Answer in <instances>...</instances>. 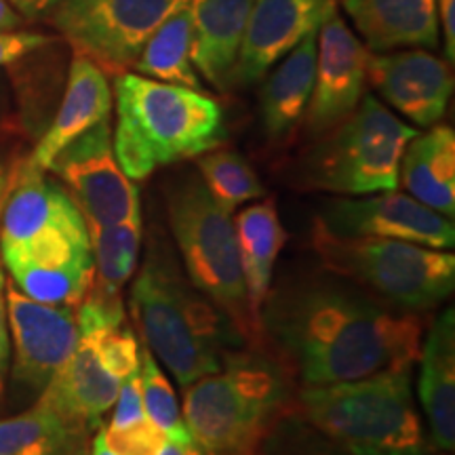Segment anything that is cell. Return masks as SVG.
<instances>
[{"mask_svg":"<svg viewBox=\"0 0 455 455\" xmlns=\"http://www.w3.org/2000/svg\"><path fill=\"white\" fill-rule=\"evenodd\" d=\"M91 455H118L114 453L110 447L104 443V436H101V432L98 430V435H95V439L91 441Z\"/></svg>","mask_w":455,"mask_h":455,"instance_id":"obj_38","label":"cell"},{"mask_svg":"<svg viewBox=\"0 0 455 455\" xmlns=\"http://www.w3.org/2000/svg\"><path fill=\"white\" fill-rule=\"evenodd\" d=\"M455 0H436V13H439V28H443V49H445V55L449 64H453L455 60Z\"/></svg>","mask_w":455,"mask_h":455,"instance_id":"obj_35","label":"cell"},{"mask_svg":"<svg viewBox=\"0 0 455 455\" xmlns=\"http://www.w3.org/2000/svg\"><path fill=\"white\" fill-rule=\"evenodd\" d=\"M315 221L338 236L405 241L443 251L455 244L451 218L396 190L331 198L323 203Z\"/></svg>","mask_w":455,"mask_h":455,"instance_id":"obj_11","label":"cell"},{"mask_svg":"<svg viewBox=\"0 0 455 455\" xmlns=\"http://www.w3.org/2000/svg\"><path fill=\"white\" fill-rule=\"evenodd\" d=\"M299 413L346 455H432L413 401L411 369L355 382L301 386Z\"/></svg>","mask_w":455,"mask_h":455,"instance_id":"obj_4","label":"cell"},{"mask_svg":"<svg viewBox=\"0 0 455 455\" xmlns=\"http://www.w3.org/2000/svg\"><path fill=\"white\" fill-rule=\"evenodd\" d=\"M81 338L91 339L101 361L118 379H124L140 369V341L133 329L127 327V323L116 329H104V331L87 333Z\"/></svg>","mask_w":455,"mask_h":455,"instance_id":"obj_29","label":"cell"},{"mask_svg":"<svg viewBox=\"0 0 455 455\" xmlns=\"http://www.w3.org/2000/svg\"><path fill=\"white\" fill-rule=\"evenodd\" d=\"M112 89L106 72L87 57L76 55L68 72V83L60 110H57L51 127L38 140L30 161L38 169H49L53 158L68 144L81 138L95 124L110 121L112 112Z\"/></svg>","mask_w":455,"mask_h":455,"instance_id":"obj_17","label":"cell"},{"mask_svg":"<svg viewBox=\"0 0 455 455\" xmlns=\"http://www.w3.org/2000/svg\"><path fill=\"white\" fill-rule=\"evenodd\" d=\"M338 0H253L230 87H251L270 68L316 32Z\"/></svg>","mask_w":455,"mask_h":455,"instance_id":"obj_15","label":"cell"},{"mask_svg":"<svg viewBox=\"0 0 455 455\" xmlns=\"http://www.w3.org/2000/svg\"><path fill=\"white\" fill-rule=\"evenodd\" d=\"M167 218L188 281L224 312L243 339L251 344L261 339L244 289L235 220L215 203L198 175L169 186Z\"/></svg>","mask_w":455,"mask_h":455,"instance_id":"obj_7","label":"cell"},{"mask_svg":"<svg viewBox=\"0 0 455 455\" xmlns=\"http://www.w3.org/2000/svg\"><path fill=\"white\" fill-rule=\"evenodd\" d=\"M235 228L249 308L261 327V306L272 289L278 253L287 243V232L278 218L275 198H266L243 209L236 215Z\"/></svg>","mask_w":455,"mask_h":455,"instance_id":"obj_23","label":"cell"},{"mask_svg":"<svg viewBox=\"0 0 455 455\" xmlns=\"http://www.w3.org/2000/svg\"><path fill=\"white\" fill-rule=\"evenodd\" d=\"M148 418L144 409V398H141L140 386V369L123 379L121 388H118L116 401L112 405V418L108 426H127L140 419Z\"/></svg>","mask_w":455,"mask_h":455,"instance_id":"obj_31","label":"cell"},{"mask_svg":"<svg viewBox=\"0 0 455 455\" xmlns=\"http://www.w3.org/2000/svg\"><path fill=\"white\" fill-rule=\"evenodd\" d=\"M312 249L327 272L401 312H428L453 293L455 258L443 249L384 238L338 236L318 221Z\"/></svg>","mask_w":455,"mask_h":455,"instance_id":"obj_6","label":"cell"},{"mask_svg":"<svg viewBox=\"0 0 455 455\" xmlns=\"http://www.w3.org/2000/svg\"><path fill=\"white\" fill-rule=\"evenodd\" d=\"M7 164L3 163V158H0V207H3V195H4V186H7Z\"/></svg>","mask_w":455,"mask_h":455,"instance_id":"obj_40","label":"cell"},{"mask_svg":"<svg viewBox=\"0 0 455 455\" xmlns=\"http://www.w3.org/2000/svg\"><path fill=\"white\" fill-rule=\"evenodd\" d=\"M318 32V30H316ZM316 32L306 34L283 57L259 93V121L272 144H283L304 121L316 72Z\"/></svg>","mask_w":455,"mask_h":455,"instance_id":"obj_21","label":"cell"},{"mask_svg":"<svg viewBox=\"0 0 455 455\" xmlns=\"http://www.w3.org/2000/svg\"><path fill=\"white\" fill-rule=\"evenodd\" d=\"M76 203L87 224H123L141 220L140 192L114 156L110 121L68 144L49 169Z\"/></svg>","mask_w":455,"mask_h":455,"instance_id":"obj_10","label":"cell"},{"mask_svg":"<svg viewBox=\"0 0 455 455\" xmlns=\"http://www.w3.org/2000/svg\"><path fill=\"white\" fill-rule=\"evenodd\" d=\"M51 38L34 32H0V68L49 44Z\"/></svg>","mask_w":455,"mask_h":455,"instance_id":"obj_32","label":"cell"},{"mask_svg":"<svg viewBox=\"0 0 455 455\" xmlns=\"http://www.w3.org/2000/svg\"><path fill=\"white\" fill-rule=\"evenodd\" d=\"M415 133L388 106L363 95L344 121L316 138L304 163L306 184L341 196L396 190L403 150Z\"/></svg>","mask_w":455,"mask_h":455,"instance_id":"obj_8","label":"cell"},{"mask_svg":"<svg viewBox=\"0 0 455 455\" xmlns=\"http://www.w3.org/2000/svg\"><path fill=\"white\" fill-rule=\"evenodd\" d=\"M121 384L123 379L106 367L91 339L81 338L72 356L38 395V403L91 435L112 409Z\"/></svg>","mask_w":455,"mask_h":455,"instance_id":"obj_16","label":"cell"},{"mask_svg":"<svg viewBox=\"0 0 455 455\" xmlns=\"http://www.w3.org/2000/svg\"><path fill=\"white\" fill-rule=\"evenodd\" d=\"M198 178L203 180L209 195L228 213L244 203L258 201L266 195L264 186L251 164L232 150H209L196 156Z\"/></svg>","mask_w":455,"mask_h":455,"instance_id":"obj_27","label":"cell"},{"mask_svg":"<svg viewBox=\"0 0 455 455\" xmlns=\"http://www.w3.org/2000/svg\"><path fill=\"white\" fill-rule=\"evenodd\" d=\"M135 74L178 87L204 91L192 64V11L190 0L171 13L152 32L133 64Z\"/></svg>","mask_w":455,"mask_h":455,"instance_id":"obj_24","label":"cell"},{"mask_svg":"<svg viewBox=\"0 0 455 455\" xmlns=\"http://www.w3.org/2000/svg\"><path fill=\"white\" fill-rule=\"evenodd\" d=\"M4 275L0 266V403L7 388V375L11 365V338H9V318H7V299H4Z\"/></svg>","mask_w":455,"mask_h":455,"instance_id":"obj_33","label":"cell"},{"mask_svg":"<svg viewBox=\"0 0 455 455\" xmlns=\"http://www.w3.org/2000/svg\"><path fill=\"white\" fill-rule=\"evenodd\" d=\"M188 0H60L51 11L53 24L76 55L104 72L123 74L175 9Z\"/></svg>","mask_w":455,"mask_h":455,"instance_id":"obj_9","label":"cell"},{"mask_svg":"<svg viewBox=\"0 0 455 455\" xmlns=\"http://www.w3.org/2000/svg\"><path fill=\"white\" fill-rule=\"evenodd\" d=\"M289 398L291 378L276 358L238 348L186 386L181 418L209 455H253Z\"/></svg>","mask_w":455,"mask_h":455,"instance_id":"obj_5","label":"cell"},{"mask_svg":"<svg viewBox=\"0 0 455 455\" xmlns=\"http://www.w3.org/2000/svg\"><path fill=\"white\" fill-rule=\"evenodd\" d=\"M7 318L13 346V382L41 395L53 375L76 350V312L70 306H51L28 298L13 283L4 284Z\"/></svg>","mask_w":455,"mask_h":455,"instance_id":"obj_12","label":"cell"},{"mask_svg":"<svg viewBox=\"0 0 455 455\" xmlns=\"http://www.w3.org/2000/svg\"><path fill=\"white\" fill-rule=\"evenodd\" d=\"M104 443L118 455H158L167 435L150 418L127 426L100 428Z\"/></svg>","mask_w":455,"mask_h":455,"instance_id":"obj_30","label":"cell"},{"mask_svg":"<svg viewBox=\"0 0 455 455\" xmlns=\"http://www.w3.org/2000/svg\"><path fill=\"white\" fill-rule=\"evenodd\" d=\"M369 53L341 20L338 4L329 9L316 32L315 87L301 121L308 138H321L361 104Z\"/></svg>","mask_w":455,"mask_h":455,"instance_id":"obj_13","label":"cell"},{"mask_svg":"<svg viewBox=\"0 0 455 455\" xmlns=\"http://www.w3.org/2000/svg\"><path fill=\"white\" fill-rule=\"evenodd\" d=\"M398 184L432 212L453 218L455 133L451 127L435 124L407 141L398 167Z\"/></svg>","mask_w":455,"mask_h":455,"instance_id":"obj_22","label":"cell"},{"mask_svg":"<svg viewBox=\"0 0 455 455\" xmlns=\"http://www.w3.org/2000/svg\"><path fill=\"white\" fill-rule=\"evenodd\" d=\"M87 230L91 255H93L91 284L112 293H123V287L138 270L141 220L123 221V224H87Z\"/></svg>","mask_w":455,"mask_h":455,"instance_id":"obj_26","label":"cell"},{"mask_svg":"<svg viewBox=\"0 0 455 455\" xmlns=\"http://www.w3.org/2000/svg\"><path fill=\"white\" fill-rule=\"evenodd\" d=\"M253 0H190L192 64L215 89L230 87Z\"/></svg>","mask_w":455,"mask_h":455,"instance_id":"obj_20","label":"cell"},{"mask_svg":"<svg viewBox=\"0 0 455 455\" xmlns=\"http://www.w3.org/2000/svg\"><path fill=\"white\" fill-rule=\"evenodd\" d=\"M129 308L144 344L184 388L218 371L228 352L244 344L224 312L181 275L158 238L131 284Z\"/></svg>","mask_w":455,"mask_h":455,"instance_id":"obj_2","label":"cell"},{"mask_svg":"<svg viewBox=\"0 0 455 455\" xmlns=\"http://www.w3.org/2000/svg\"><path fill=\"white\" fill-rule=\"evenodd\" d=\"M261 338L301 386L355 382L413 369L426 318L375 299L346 278H287L261 306Z\"/></svg>","mask_w":455,"mask_h":455,"instance_id":"obj_1","label":"cell"},{"mask_svg":"<svg viewBox=\"0 0 455 455\" xmlns=\"http://www.w3.org/2000/svg\"><path fill=\"white\" fill-rule=\"evenodd\" d=\"M367 84L407 121L428 129L445 116L453 74L445 60L426 51L369 53Z\"/></svg>","mask_w":455,"mask_h":455,"instance_id":"obj_14","label":"cell"},{"mask_svg":"<svg viewBox=\"0 0 455 455\" xmlns=\"http://www.w3.org/2000/svg\"><path fill=\"white\" fill-rule=\"evenodd\" d=\"M140 386L148 418L164 435L186 428L173 386L164 378V373L156 363V356L152 355L146 344L140 346Z\"/></svg>","mask_w":455,"mask_h":455,"instance_id":"obj_28","label":"cell"},{"mask_svg":"<svg viewBox=\"0 0 455 455\" xmlns=\"http://www.w3.org/2000/svg\"><path fill=\"white\" fill-rule=\"evenodd\" d=\"M21 15L11 7L7 0H0V32H17L21 26Z\"/></svg>","mask_w":455,"mask_h":455,"instance_id":"obj_37","label":"cell"},{"mask_svg":"<svg viewBox=\"0 0 455 455\" xmlns=\"http://www.w3.org/2000/svg\"><path fill=\"white\" fill-rule=\"evenodd\" d=\"M87 439V432L38 401L0 419V455H84Z\"/></svg>","mask_w":455,"mask_h":455,"instance_id":"obj_25","label":"cell"},{"mask_svg":"<svg viewBox=\"0 0 455 455\" xmlns=\"http://www.w3.org/2000/svg\"><path fill=\"white\" fill-rule=\"evenodd\" d=\"M158 455H209L198 445V441L190 435V430L181 428L178 432H171L164 439Z\"/></svg>","mask_w":455,"mask_h":455,"instance_id":"obj_34","label":"cell"},{"mask_svg":"<svg viewBox=\"0 0 455 455\" xmlns=\"http://www.w3.org/2000/svg\"><path fill=\"white\" fill-rule=\"evenodd\" d=\"M310 455H346V453L335 447L333 443H323V445H316V449H312Z\"/></svg>","mask_w":455,"mask_h":455,"instance_id":"obj_39","label":"cell"},{"mask_svg":"<svg viewBox=\"0 0 455 455\" xmlns=\"http://www.w3.org/2000/svg\"><path fill=\"white\" fill-rule=\"evenodd\" d=\"M7 3L13 7L21 17H28V20H36L44 13H51L55 9V4L60 0H7Z\"/></svg>","mask_w":455,"mask_h":455,"instance_id":"obj_36","label":"cell"},{"mask_svg":"<svg viewBox=\"0 0 455 455\" xmlns=\"http://www.w3.org/2000/svg\"><path fill=\"white\" fill-rule=\"evenodd\" d=\"M114 156L133 181L215 150L228 138L224 110L204 91L123 72L114 81Z\"/></svg>","mask_w":455,"mask_h":455,"instance_id":"obj_3","label":"cell"},{"mask_svg":"<svg viewBox=\"0 0 455 455\" xmlns=\"http://www.w3.org/2000/svg\"><path fill=\"white\" fill-rule=\"evenodd\" d=\"M418 395L422 403L428 441L435 451L455 447V312L443 310L432 323L419 350Z\"/></svg>","mask_w":455,"mask_h":455,"instance_id":"obj_19","label":"cell"},{"mask_svg":"<svg viewBox=\"0 0 455 455\" xmlns=\"http://www.w3.org/2000/svg\"><path fill=\"white\" fill-rule=\"evenodd\" d=\"M341 9L373 53L439 47L436 0H341Z\"/></svg>","mask_w":455,"mask_h":455,"instance_id":"obj_18","label":"cell"}]
</instances>
